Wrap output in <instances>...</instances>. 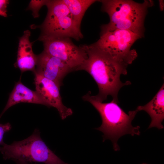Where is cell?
Returning a JSON list of instances; mask_svg holds the SVG:
<instances>
[{"mask_svg":"<svg viewBox=\"0 0 164 164\" xmlns=\"http://www.w3.org/2000/svg\"><path fill=\"white\" fill-rule=\"evenodd\" d=\"M81 45L86 51L87 57L78 70L88 72L97 83L99 92L94 96L95 98L103 102L110 95L113 100L119 103L118 95L120 89L131 84L129 81L122 83L120 79L121 75H127L128 65L100 49L95 43Z\"/></svg>","mask_w":164,"mask_h":164,"instance_id":"6da1fadb","label":"cell"},{"mask_svg":"<svg viewBox=\"0 0 164 164\" xmlns=\"http://www.w3.org/2000/svg\"><path fill=\"white\" fill-rule=\"evenodd\" d=\"M82 98L91 103L99 113L102 124L95 129L103 133V142L108 139L111 141L115 151L120 150L117 142L122 136L127 134L132 136L140 135V127H133L132 124V120L138 112L137 109L129 111L128 114L118 105V103L113 100L109 103L100 101L94 96L91 95L90 91Z\"/></svg>","mask_w":164,"mask_h":164,"instance_id":"7a4b0ae2","label":"cell"},{"mask_svg":"<svg viewBox=\"0 0 164 164\" xmlns=\"http://www.w3.org/2000/svg\"><path fill=\"white\" fill-rule=\"evenodd\" d=\"M101 10L109 18L108 23L101 28L121 29L131 31L143 37L144 23L148 9L153 6V1L145 0L139 3L131 0H101Z\"/></svg>","mask_w":164,"mask_h":164,"instance_id":"3957f363","label":"cell"},{"mask_svg":"<svg viewBox=\"0 0 164 164\" xmlns=\"http://www.w3.org/2000/svg\"><path fill=\"white\" fill-rule=\"evenodd\" d=\"M0 152L5 159L26 162H38L46 164H69L65 162L50 150L41 139L39 131L36 129L27 138L14 141L10 145L5 143Z\"/></svg>","mask_w":164,"mask_h":164,"instance_id":"277c9868","label":"cell"},{"mask_svg":"<svg viewBox=\"0 0 164 164\" xmlns=\"http://www.w3.org/2000/svg\"><path fill=\"white\" fill-rule=\"evenodd\" d=\"M47 13L43 22L38 27L41 33L38 39L69 38L77 41L83 38L80 26L76 22L63 0H48Z\"/></svg>","mask_w":164,"mask_h":164,"instance_id":"5b68a950","label":"cell"},{"mask_svg":"<svg viewBox=\"0 0 164 164\" xmlns=\"http://www.w3.org/2000/svg\"><path fill=\"white\" fill-rule=\"evenodd\" d=\"M142 38L128 30L101 28L100 38L95 43L114 57L129 65L138 56L136 50L131 49V47L137 40Z\"/></svg>","mask_w":164,"mask_h":164,"instance_id":"8992f818","label":"cell"},{"mask_svg":"<svg viewBox=\"0 0 164 164\" xmlns=\"http://www.w3.org/2000/svg\"><path fill=\"white\" fill-rule=\"evenodd\" d=\"M43 43L45 52L67 63L73 71L86 60L87 53L81 45L77 46L69 38H47L38 39Z\"/></svg>","mask_w":164,"mask_h":164,"instance_id":"52a82bcc","label":"cell"},{"mask_svg":"<svg viewBox=\"0 0 164 164\" xmlns=\"http://www.w3.org/2000/svg\"><path fill=\"white\" fill-rule=\"evenodd\" d=\"M34 73L36 91L44 100L46 106L56 108L62 120L72 115V110L63 104L60 92V88L56 84L41 75Z\"/></svg>","mask_w":164,"mask_h":164,"instance_id":"ba28073f","label":"cell"},{"mask_svg":"<svg viewBox=\"0 0 164 164\" xmlns=\"http://www.w3.org/2000/svg\"><path fill=\"white\" fill-rule=\"evenodd\" d=\"M36 56V68L33 72L53 81L60 88L63 78L73 71V69L60 59L44 51Z\"/></svg>","mask_w":164,"mask_h":164,"instance_id":"9c48e42d","label":"cell"},{"mask_svg":"<svg viewBox=\"0 0 164 164\" xmlns=\"http://www.w3.org/2000/svg\"><path fill=\"white\" fill-rule=\"evenodd\" d=\"M30 35L29 30L25 31L19 39L17 59L14 65L22 73L27 71L34 72L36 69L37 56L32 50L33 43L29 41Z\"/></svg>","mask_w":164,"mask_h":164,"instance_id":"30bf717a","label":"cell"},{"mask_svg":"<svg viewBox=\"0 0 164 164\" xmlns=\"http://www.w3.org/2000/svg\"><path fill=\"white\" fill-rule=\"evenodd\" d=\"M22 102L39 104L46 106L44 100L36 91H32L22 84L20 79L15 84L4 109L0 115V119L10 107Z\"/></svg>","mask_w":164,"mask_h":164,"instance_id":"8fae6325","label":"cell"},{"mask_svg":"<svg viewBox=\"0 0 164 164\" xmlns=\"http://www.w3.org/2000/svg\"><path fill=\"white\" fill-rule=\"evenodd\" d=\"M138 111H144L150 116L151 121L148 128L155 127L162 129V122L164 119V84L153 98L144 106H139L136 109Z\"/></svg>","mask_w":164,"mask_h":164,"instance_id":"7c38bea8","label":"cell"},{"mask_svg":"<svg viewBox=\"0 0 164 164\" xmlns=\"http://www.w3.org/2000/svg\"><path fill=\"white\" fill-rule=\"evenodd\" d=\"M71 15L80 26L85 12L92 4L99 1L96 0H63Z\"/></svg>","mask_w":164,"mask_h":164,"instance_id":"4fadbf2b","label":"cell"},{"mask_svg":"<svg viewBox=\"0 0 164 164\" xmlns=\"http://www.w3.org/2000/svg\"><path fill=\"white\" fill-rule=\"evenodd\" d=\"M48 0H32L30 2L27 9L32 12V14L34 18H37L39 16V12L43 6L46 5Z\"/></svg>","mask_w":164,"mask_h":164,"instance_id":"5bb4252c","label":"cell"},{"mask_svg":"<svg viewBox=\"0 0 164 164\" xmlns=\"http://www.w3.org/2000/svg\"><path fill=\"white\" fill-rule=\"evenodd\" d=\"M12 128V126L9 123L5 124H0V145H2L4 143L3 137L4 134L9 131Z\"/></svg>","mask_w":164,"mask_h":164,"instance_id":"9a60e30c","label":"cell"},{"mask_svg":"<svg viewBox=\"0 0 164 164\" xmlns=\"http://www.w3.org/2000/svg\"><path fill=\"white\" fill-rule=\"evenodd\" d=\"M9 3L8 0H0V15L6 17L7 15V7Z\"/></svg>","mask_w":164,"mask_h":164,"instance_id":"2e32d148","label":"cell"},{"mask_svg":"<svg viewBox=\"0 0 164 164\" xmlns=\"http://www.w3.org/2000/svg\"><path fill=\"white\" fill-rule=\"evenodd\" d=\"M159 2L160 10L162 11L164 9V1L159 0Z\"/></svg>","mask_w":164,"mask_h":164,"instance_id":"e0dca14e","label":"cell"},{"mask_svg":"<svg viewBox=\"0 0 164 164\" xmlns=\"http://www.w3.org/2000/svg\"><path fill=\"white\" fill-rule=\"evenodd\" d=\"M17 164H30L27 162H22L19 161H15Z\"/></svg>","mask_w":164,"mask_h":164,"instance_id":"ac0fdd59","label":"cell"},{"mask_svg":"<svg viewBox=\"0 0 164 164\" xmlns=\"http://www.w3.org/2000/svg\"><path fill=\"white\" fill-rule=\"evenodd\" d=\"M142 164H146V163H143Z\"/></svg>","mask_w":164,"mask_h":164,"instance_id":"d6986e66","label":"cell"}]
</instances>
